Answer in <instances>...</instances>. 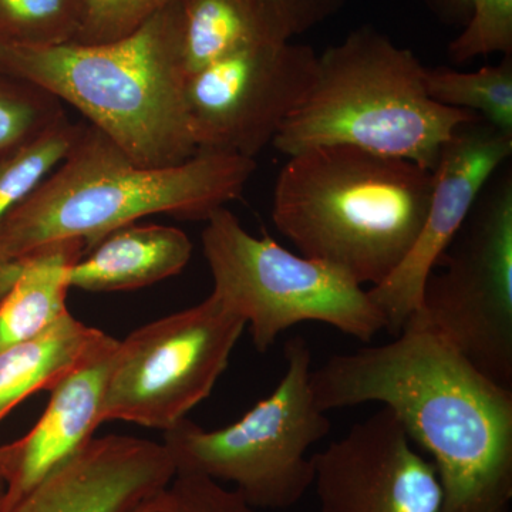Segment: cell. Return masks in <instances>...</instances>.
<instances>
[{
	"label": "cell",
	"mask_w": 512,
	"mask_h": 512,
	"mask_svg": "<svg viewBox=\"0 0 512 512\" xmlns=\"http://www.w3.org/2000/svg\"><path fill=\"white\" fill-rule=\"evenodd\" d=\"M320 410L380 403L439 477L440 512H511L512 390L450 343L406 323L393 342L333 355L312 369Z\"/></svg>",
	"instance_id": "6da1fadb"
},
{
	"label": "cell",
	"mask_w": 512,
	"mask_h": 512,
	"mask_svg": "<svg viewBox=\"0 0 512 512\" xmlns=\"http://www.w3.org/2000/svg\"><path fill=\"white\" fill-rule=\"evenodd\" d=\"M255 170L252 158L224 153L141 167L99 128L83 124L62 163L0 224V266L67 239H82L90 251L150 215L207 221L241 197Z\"/></svg>",
	"instance_id": "7a4b0ae2"
},
{
	"label": "cell",
	"mask_w": 512,
	"mask_h": 512,
	"mask_svg": "<svg viewBox=\"0 0 512 512\" xmlns=\"http://www.w3.org/2000/svg\"><path fill=\"white\" fill-rule=\"evenodd\" d=\"M0 70L79 110L141 167L197 156L185 96L183 0L104 45L0 43Z\"/></svg>",
	"instance_id": "3957f363"
},
{
	"label": "cell",
	"mask_w": 512,
	"mask_h": 512,
	"mask_svg": "<svg viewBox=\"0 0 512 512\" xmlns=\"http://www.w3.org/2000/svg\"><path fill=\"white\" fill-rule=\"evenodd\" d=\"M431 184V171L403 158L350 146L312 147L282 167L272 220L301 255L375 288L416 244Z\"/></svg>",
	"instance_id": "277c9868"
},
{
	"label": "cell",
	"mask_w": 512,
	"mask_h": 512,
	"mask_svg": "<svg viewBox=\"0 0 512 512\" xmlns=\"http://www.w3.org/2000/svg\"><path fill=\"white\" fill-rule=\"evenodd\" d=\"M424 67L379 30H353L318 56L311 92L272 144L288 157L319 146L362 148L433 171L454 130L480 116L431 100Z\"/></svg>",
	"instance_id": "5b68a950"
},
{
	"label": "cell",
	"mask_w": 512,
	"mask_h": 512,
	"mask_svg": "<svg viewBox=\"0 0 512 512\" xmlns=\"http://www.w3.org/2000/svg\"><path fill=\"white\" fill-rule=\"evenodd\" d=\"M284 356L285 373L274 392L231 426L205 430L184 419L164 431L175 474L234 484L255 510H288L305 497L313 483L309 450L332 424L313 399L308 342L293 336Z\"/></svg>",
	"instance_id": "8992f818"
},
{
	"label": "cell",
	"mask_w": 512,
	"mask_h": 512,
	"mask_svg": "<svg viewBox=\"0 0 512 512\" xmlns=\"http://www.w3.org/2000/svg\"><path fill=\"white\" fill-rule=\"evenodd\" d=\"M201 239L212 293L245 320L259 353L302 322L326 323L362 342L386 330V318L363 286L272 238L249 234L227 207L205 221Z\"/></svg>",
	"instance_id": "52a82bcc"
},
{
	"label": "cell",
	"mask_w": 512,
	"mask_h": 512,
	"mask_svg": "<svg viewBox=\"0 0 512 512\" xmlns=\"http://www.w3.org/2000/svg\"><path fill=\"white\" fill-rule=\"evenodd\" d=\"M407 323L436 333L512 390V177L480 195ZM434 268V269H436Z\"/></svg>",
	"instance_id": "ba28073f"
},
{
	"label": "cell",
	"mask_w": 512,
	"mask_h": 512,
	"mask_svg": "<svg viewBox=\"0 0 512 512\" xmlns=\"http://www.w3.org/2000/svg\"><path fill=\"white\" fill-rule=\"evenodd\" d=\"M245 320L211 293L119 340L104 389L101 424L167 431L210 397L227 370Z\"/></svg>",
	"instance_id": "9c48e42d"
},
{
	"label": "cell",
	"mask_w": 512,
	"mask_h": 512,
	"mask_svg": "<svg viewBox=\"0 0 512 512\" xmlns=\"http://www.w3.org/2000/svg\"><path fill=\"white\" fill-rule=\"evenodd\" d=\"M316 73L312 47L268 42L192 74L185 96L198 153L255 160L305 101Z\"/></svg>",
	"instance_id": "30bf717a"
},
{
	"label": "cell",
	"mask_w": 512,
	"mask_h": 512,
	"mask_svg": "<svg viewBox=\"0 0 512 512\" xmlns=\"http://www.w3.org/2000/svg\"><path fill=\"white\" fill-rule=\"evenodd\" d=\"M511 154L512 134L481 117L458 126L443 144L431 171L429 208L416 244L382 285L369 289L393 336L419 309L427 278L467 221L485 185Z\"/></svg>",
	"instance_id": "8fae6325"
},
{
	"label": "cell",
	"mask_w": 512,
	"mask_h": 512,
	"mask_svg": "<svg viewBox=\"0 0 512 512\" xmlns=\"http://www.w3.org/2000/svg\"><path fill=\"white\" fill-rule=\"evenodd\" d=\"M312 464L319 512H440L436 468L386 407L313 454Z\"/></svg>",
	"instance_id": "7c38bea8"
},
{
	"label": "cell",
	"mask_w": 512,
	"mask_h": 512,
	"mask_svg": "<svg viewBox=\"0 0 512 512\" xmlns=\"http://www.w3.org/2000/svg\"><path fill=\"white\" fill-rule=\"evenodd\" d=\"M174 476L163 443L117 434L93 437L5 512H130Z\"/></svg>",
	"instance_id": "4fadbf2b"
},
{
	"label": "cell",
	"mask_w": 512,
	"mask_h": 512,
	"mask_svg": "<svg viewBox=\"0 0 512 512\" xmlns=\"http://www.w3.org/2000/svg\"><path fill=\"white\" fill-rule=\"evenodd\" d=\"M119 340L101 333L80 362L50 390V400L33 429L0 446V478L8 511L60 464L93 439L101 424L104 389Z\"/></svg>",
	"instance_id": "5bb4252c"
},
{
	"label": "cell",
	"mask_w": 512,
	"mask_h": 512,
	"mask_svg": "<svg viewBox=\"0 0 512 512\" xmlns=\"http://www.w3.org/2000/svg\"><path fill=\"white\" fill-rule=\"evenodd\" d=\"M192 255L181 229L137 222L97 242L69 269L70 289L87 292L136 291L180 274Z\"/></svg>",
	"instance_id": "9a60e30c"
},
{
	"label": "cell",
	"mask_w": 512,
	"mask_h": 512,
	"mask_svg": "<svg viewBox=\"0 0 512 512\" xmlns=\"http://www.w3.org/2000/svg\"><path fill=\"white\" fill-rule=\"evenodd\" d=\"M86 254L82 239L52 242L19 262V271L0 298V350L32 338L69 312L70 266Z\"/></svg>",
	"instance_id": "2e32d148"
},
{
	"label": "cell",
	"mask_w": 512,
	"mask_h": 512,
	"mask_svg": "<svg viewBox=\"0 0 512 512\" xmlns=\"http://www.w3.org/2000/svg\"><path fill=\"white\" fill-rule=\"evenodd\" d=\"M101 333L66 312L32 338L0 350V421L32 394L50 392Z\"/></svg>",
	"instance_id": "e0dca14e"
},
{
	"label": "cell",
	"mask_w": 512,
	"mask_h": 512,
	"mask_svg": "<svg viewBox=\"0 0 512 512\" xmlns=\"http://www.w3.org/2000/svg\"><path fill=\"white\" fill-rule=\"evenodd\" d=\"M268 42L278 40L254 0H183V56L188 77Z\"/></svg>",
	"instance_id": "ac0fdd59"
},
{
	"label": "cell",
	"mask_w": 512,
	"mask_h": 512,
	"mask_svg": "<svg viewBox=\"0 0 512 512\" xmlns=\"http://www.w3.org/2000/svg\"><path fill=\"white\" fill-rule=\"evenodd\" d=\"M424 87L441 106L477 114L488 124L512 134V55L478 72L451 67H424Z\"/></svg>",
	"instance_id": "d6986e66"
},
{
	"label": "cell",
	"mask_w": 512,
	"mask_h": 512,
	"mask_svg": "<svg viewBox=\"0 0 512 512\" xmlns=\"http://www.w3.org/2000/svg\"><path fill=\"white\" fill-rule=\"evenodd\" d=\"M82 127L64 116L35 137L0 151V224L62 163Z\"/></svg>",
	"instance_id": "ffe728a7"
},
{
	"label": "cell",
	"mask_w": 512,
	"mask_h": 512,
	"mask_svg": "<svg viewBox=\"0 0 512 512\" xmlns=\"http://www.w3.org/2000/svg\"><path fill=\"white\" fill-rule=\"evenodd\" d=\"M437 18L463 26L448 46L454 63L480 56L512 55V0H426Z\"/></svg>",
	"instance_id": "44dd1931"
},
{
	"label": "cell",
	"mask_w": 512,
	"mask_h": 512,
	"mask_svg": "<svg viewBox=\"0 0 512 512\" xmlns=\"http://www.w3.org/2000/svg\"><path fill=\"white\" fill-rule=\"evenodd\" d=\"M83 20V0H0V43L67 45L76 42Z\"/></svg>",
	"instance_id": "7402d4cb"
},
{
	"label": "cell",
	"mask_w": 512,
	"mask_h": 512,
	"mask_svg": "<svg viewBox=\"0 0 512 512\" xmlns=\"http://www.w3.org/2000/svg\"><path fill=\"white\" fill-rule=\"evenodd\" d=\"M64 116L63 103L53 94L0 70V151L35 137Z\"/></svg>",
	"instance_id": "603a6c76"
},
{
	"label": "cell",
	"mask_w": 512,
	"mask_h": 512,
	"mask_svg": "<svg viewBox=\"0 0 512 512\" xmlns=\"http://www.w3.org/2000/svg\"><path fill=\"white\" fill-rule=\"evenodd\" d=\"M84 20L76 42L104 45L116 42L144 25L161 10L181 0H83Z\"/></svg>",
	"instance_id": "cb8c5ba5"
},
{
	"label": "cell",
	"mask_w": 512,
	"mask_h": 512,
	"mask_svg": "<svg viewBox=\"0 0 512 512\" xmlns=\"http://www.w3.org/2000/svg\"><path fill=\"white\" fill-rule=\"evenodd\" d=\"M150 512H256L235 490L212 478L177 473L154 497Z\"/></svg>",
	"instance_id": "d4e9b609"
},
{
	"label": "cell",
	"mask_w": 512,
	"mask_h": 512,
	"mask_svg": "<svg viewBox=\"0 0 512 512\" xmlns=\"http://www.w3.org/2000/svg\"><path fill=\"white\" fill-rule=\"evenodd\" d=\"M272 36L291 42L342 8L345 0H254Z\"/></svg>",
	"instance_id": "484cf974"
},
{
	"label": "cell",
	"mask_w": 512,
	"mask_h": 512,
	"mask_svg": "<svg viewBox=\"0 0 512 512\" xmlns=\"http://www.w3.org/2000/svg\"><path fill=\"white\" fill-rule=\"evenodd\" d=\"M10 286L9 276L5 274V272L0 269V298L5 295L6 291H8Z\"/></svg>",
	"instance_id": "4316f807"
},
{
	"label": "cell",
	"mask_w": 512,
	"mask_h": 512,
	"mask_svg": "<svg viewBox=\"0 0 512 512\" xmlns=\"http://www.w3.org/2000/svg\"><path fill=\"white\" fill-rule=\"evenodd\" d=\"M156 495H154V497H156ZM154 497L150 498V500H147L146 503L138 505L137 508H134V510L130 512H150L151 504H153Z\"/></svg>",
	"instance_id": "83f0119b"
},
{
	"label": "cell",
	"mask_w": 512,
	"mask_h": 512,
	"mask_svg": "<svg viewBox=\"0 0 512 512\" xmlns=\"http://www.w3.org/2000/svg\"><path fill=\"white\" fill-rule=\"evenodd\" d=\"M5 483H3L2 478H0V503H2L3 497H5Z\"/></svg>",
	"instance_id": "f1b7e54d"
}]
</instances>
